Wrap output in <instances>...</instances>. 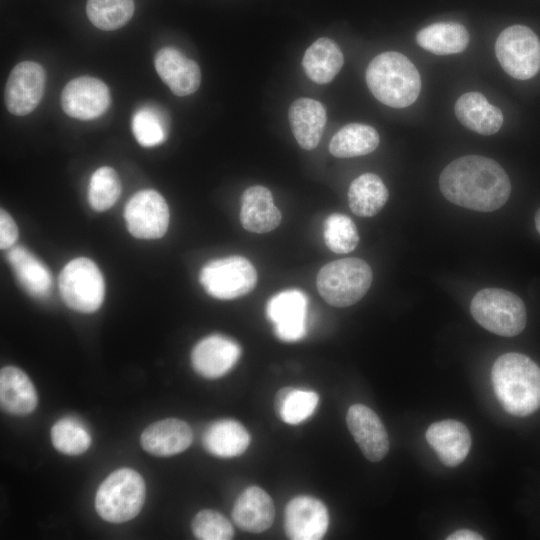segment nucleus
Segmentation results:
<instances>
[{
	"label": "nucleus",
	"mask_w": 540,
	"mask_h": 540,
	"mask_svg": "<svg viewBox=\"0 0 540 540\" xmlns=\"http://www.w3.org/2000/svg\"><path fill=\"white\" fill-rule=\"evenodd\" d=\"M439 188L448 201L480 212L501 208L511 193L505 170L495 160L480 155L449 163L440 174Z\"/></svg>",
	"instance_id": "obj_1"
},
{
	"label": "nucleus",
	"mask_w": 540,
	"mask_h": 540,
	"mask_svg": "<svg viewBox=\"0 0 540 540\" xmlns=\"http://www.w3.org/2000/svg\"><path fill=\"white\" fill-rule=\"evenodd\" d=\"M491 378L503 409L514 416H527L540 407V368L528 356L510 352L494 362Z\"/></svg>",
	"instance_id": "obj_2"
},
{
	"label": "nucleus",
	"mask_w": 540,
	"mask_h": 540,
	"mask_svg": "<svg viewBox=\"0 0 540 540\" xmlns=\"http://www.w3.org/2000/svg\"><path fill=\"white\" fill-rule=\"evenodd\" d=\"M366 83L381 103L404 108L413 104L421 90V77L415 65L403 54L383 52L366 69Z\"/></svg>",
	"instance_id": "obj_3"
},
{
	"label": "nucleus",
	"mask_w": 540,
	"mask_h": 540,
	"mask_svg": "<svg viewBox=\"0 0 540 540\" xmlns=\"http://www.w3.org/2000/svg\"><path fill=\"white\" fill-rule=\"evenodd\" d=\"M145 496L142 476L131 468H120L100 484L95 496V509L108 522H126L139 514Z\"/></svg>",
	"instance_id": "obj_4"
},
{
	"label": "nucleus",
	"mask_w": 540,
	"mask_h": 540,
	"mask_svg": "<svg viewBox=\"0 0 540 540\" xmlns=\"http://www.w3.org/2000/svg\"><path fill=\"white\" fill-rule=\"evenodd\" d=\"M373 279L371 267L359 258H344L325 264L316 284L321 297L334 307L357 303L369 290Z\"/></svg>",
	"instance_id": "obj_5"
},
{
	"label": "nucleus",
	"mask_w": 540,
	"mask_h": 540,
	"mask_svg": "<svg viewBox=\"0 0 540 540\" xmlns=\"http://www.w3.org/2000/svg\"><path fill=\"white\" fill-rule=\"evenodd\" d=\"M470 311L483 328L505 337L520 334L527 322L522 299L500 288H484L477 292L471 300Z\"/></svg>",
	"instance_id": "obj_6"
},
{
	"label": "nucleus",
	"mask_w": 540,
	"mask_h": 540,
	"mask_svg": "<svg viewBox=\"0 0 540 540\" xmlns=\"http://www.w3.org/2000/svg\"><path fill=\"white\" fill-rule=\"evenodd\" d=\"M59 290L68 307L78 312L92 313L103 302L105 284L97 265L88 258L79 257L62 269Z\"/></svg>",
	"instance_id": "obj_7"
},
{
	"label": "nucleus",
	"mask_w": 540,
	"mask_h": 540,
	"mask_svg": "<svg viewBox=\"0 0 540 540\" xmlns=\"http://www.w3.org/2000/svg\"><path fill=\"white\" fill-rule=\"evenodd\" d=\"M199 281L210 296L229 300L251 292L257 272L248 259L233 255L208 262L201 269Z\"/></svg>",
	"instance_id": "obj_8"
},
{
	"label": "nucleus",
	"mask_w": 540,
	"mask_h": 540,
	"mask_svg": "<svg viewBox=\"0 0 540 540\" xmlns=\"http://www.w3.org/2000/svg\"><path fill=\"white\" fill-rule=\"evenodd\" d=\"M495 53L503 70L515 79H530L540 70V40L527 26L504 29L496 40Z\"/></svg>",
	"instance_id": "obj_9"
},
{
	"label": "nucleus",
	"mask_w": 540,
	"mask_h": 540,
	"mask_svg": "<svg viewBox=\"0 0 540 540\" xmlns=\"http://www.w3.org/2000/svg\"><path fill=\"white\" fill-rule=\"evenodd\" d=\"M124 217L129 232L141 239L162 237L169 225V208L165 199L154 190L135 193L127 202Z\"/></svg>",
	"instance_id": "obj_10"
},
{
	"label": "nucleus",
	"mask_w": 540,
	"mask_h": 540,
	"mask_svg": "<svg viewBox=\"0 0 540 540\" xmlns=\"http://www.w3.org/2000/svg\"><path fill=\"white\" fill-rule=\"evenodd\" d=\"M45 80V70L39 63H18L10 72L5 86L4 98L8 111L17 116L31 113L43 97Z\"/></svg>",
	"instance_id": "obj_11"
},
{
	"label": "nucleus",
	"mask_w": 540,
	"mask_h": 540,
	"mask_svg": "<svg viewBox=\"0 0 540 540\" xmlns=\"http://www.w3.org/2000/svg\"><path fill=\"white\" fill-rule=\"evenodd\" d=\"M308 298L298 289H287L272 296L266 313L276 336L285 342L302 339L307 332Z\"/></svg>",
	"instance_id": "obj_12"
},
{
	"label": "nucleus",
	"mask_w": 540,
	"mask_h": 540,
	"mask_svg": "<svg viewBox=\"0 0 540 540\" xmlns=\"http://www.w3.org/2000/svg\"><path fill=\"white\" fill-rule=\"evenodd\" d=\"M107 85L98 78L81 76L69 81L61 93L63 111L79 120H92L106 112L110 105Z\"/></svg>",
	"instance_id": "obj_13"
},
{
	"label": "nucleus",
	"mask_w": 540,
	"mask_h": 540,
	"mask_svg": "<svg viewBox=\"0 0 540 540\" xmlns=\"http://www.w3.org/2000/svg\"><path fill=\"white\" fill-rule=\"evenodd\" d=\"M329 515L325 504L317 498L299 495L285 508L284 527L292 540H319L326 534Z\"/></svg>",
	"instance_id": "obj_14"
},
{
	"label": "nucleus",
	"mask_w": 540,
	"mask_h": 540,
	"mask_svg": "<svg viewBox=\"0 0 540 540\" xmlns=\"http://www.w3.org/2000/svg\"><path fill=\"white\" fill-rule=\"evenodd\" d=\"M347 427L361 452L371 462L382 460L389 450V438L378 415L363 404L350 406Z\"/></svg>",
	"instance_id": "obj_15"
},
{
	"label": "nucleus",
	"mask_w": 540,
	"mask_h": 540,
	"mask_svg": "<svg viewBox=\"0 0 540 540\" xmlns=\"http://www.w3.org/2000/svg\"><path fill=\"white\" fill-rule=\"evenodd\" d=\"M241 348L237 342L223 335H209L192 349L191 363L201 376L215 379L227 374L237 363Z\"/></svg>",
	"instance_id": "obj_16"
},
{
	"label": "nucleus",
	"mask_w": 540,
	"mask_h": 540,
	"mask_svg": "<svg viewBox=\"0 0 540 540\" xmlns=\"http://www.w3.org/2000/svg\"><path fill=\"white\" fill-rule=\"evenodd\" d=\"M154 63L158 75L176 96H187L198 90L201 83L198 64L176 48L160 49Z\"/></svg>",
	"instance_id": "obj_17"
},
{
	"label": "nucleus",
	"mask_w": 540,
	"mask_h": 540,
	"mask_svg": "<svg viewBox=\"0 0 540 540\" xmlns=\"http://www.w3.org/2000/svg\"><path fill=\"white\" fill-rule=\"evenodd\" d=\"M425 437L440 461L448 467L461 464L467 457L472 444L468 428L463 423L452 419L432 423Z\"/></svg>",
	"instance_id": "obj_18"
},
{
	"label": "nucleus",
	"mask_w": 540,
	"mask_h": 540,
	"mask_svg": "<svg viewBox=\"0 0 540 540\" xmlns=\"http://www.w3.org/2000/svg\"><path fill=\"white\" fill-rule=\"evenodd\" d=\"M145 451L155 456H173L186 450L193 440L191 427L183 420L166 418L149 425L141 435Z\"/></svg>",
	"instance_id": "obj_19"
},
{
	"label": "nucleus",
	"mask_w": 540,
	"mask_h": 540,
	"mask_svg": "<svg viewBox=\"0 0 540 540\" xmlns=\"http://www.w3.org/2000/svg\"><path fill=\"white\" fill-rule=\"evenodd\" d=\"M232 518L241 530L261 533L273 524L274 502L262 488L250 486L236 499L232 509Z\"/></svg>",
	"instance_id": "obj_20"
},
{
	"label": "nucleus",
	"mask_w": 540,
	"mask_h": 540,
	"mask_svg": "<svg viewBox=\"0 0 540 540\" xmlns=\"http://www.w3.org/2000/svg\"><path fill=\"white\" fill-rule=\"evenodd\" d=\"M281 212L275 206L269 189L261 185L247 188L241 197L240 221L245 230L266 233L281 222Z\"/></svg>",
	"instance_id": "obj_21"
},
{
	"label": "nucleus",
	"mask_w": 540,
	"mask_h": 540,
	"mask_svg": "<svg viewBox=\"0 0 540 540\" xmlns=\"http://www.w3.org/2000/svg\"><path fill=\"white\" fill-rule=\"evenodd\" d=\"M288 118L293 135L301 148L314 149L319 144L326 125L324 105L311 98L296 99L290 105Z\"/></svg>",
	"instance_id": "obj_22"
},
{
	"label": "nucleus",
	"mask_w": 540,
	"mask_h": 540,
	"mask_svg": "<svg viewBox=\"0 0 540 540\" xmlns=\"http://www.w3.org/2000/svg\"><path fill=\"white\" fill-rule=\"evenodd\" d=\"M454 110L461 124L481 135L495 134L504 121L501 110L490 104L479 92L461 95L455 103Z\"/></svg>",
	"instance_id": "obj_23"
},
{
	"label": "nucleus",
	"mask_w": 540,
	"mask_h": 540,
	"mask_svg": "<svg viewBox=\"0 0 540 540\" xmlns=\"http://www.w3.org/2000/svg\"><path fill=\"white\" fill-rule=\"evenodd\" d=\"M36 389L30 378L19 368L6 366L0 371V404L14 415L30 414L37 406Z\"/></svg>",
	"instance_id": "obj_24"
},
{
	"label": "nucleus",
	"mask_w": 540,
	"mask_h": 540,
	"mask_svg": "<svg viewBox=\"0 0 540 540\" xmlns=\"http://www.w3.org/2000/svg\"><path fill=\"white\" fill-rule=\"evenodd\" d=\"M205 449L214 456L232 458L242 455L250 444L247 429L234 419L211 423L202 437Z\"/></svg>",
	"instance_id": "obj_25"
},
{
	"label": "nucleus",
	"mask_w": 540,
	"mask_h": 540,
	"mask_svg": "<svg viewBox=\"0 0 540 540\" xmlns=\"http://www.w3.org/2000/svg\"><path fill=\"white\" fill-rule=\"evenodd\" d=\"M7 260L26 292L37 298L50 294L53 282L49 269L26 248L12 247L7 253Z\"/></svg>",
	"instance_id": "obj_26"
},
{
	"label": "nucleus",
	"mask_w": 540,
	"mask_h": 540,
	"mask_svg": "<svg viewBox=\"0 0 540 540\" xmlns=\"http://www.w3.org/2000/svg\"><path fill=\"white\" fill-rule=\"evenodd\" d=\"M344 63L340 47L332 39L321 37L311 44L302 60L306 75L318 84L334 79Z\"/></svg>",
	"instance_id": "obj_27"
},
{
	"label": "nucleus",
	"mask_w": 540,
	"mask_h": 540,
	"mask_svg": "<svg viewBox=\"0 0 540 540\" xmlns=\"http://www.w3.org/2000/svg\"><path fill=\"white\" fill-rule=\"evenodd\" d=\"M467 29L456 22H437L418 31L416 41L423 49L437 54L460 53L469 43Z\"/></svg>",
	"instance_id": "obj_28"
},
{
	"label": "nucleus",
	"mask_w": 540,
	"mask_h": 540,
	"mask_svg": "<svg viewBox=\"0 0 540 540\" xmlns=\"http://www.w3.org/2000/svg\"><path fill=\"white\" fill-rule=\"evenodd\" d=\"M388 189L379 176L364 173L354 179L348 190L351 211L360 217L376 215L386 204Z\"/></svg>",
	"instance_id": "obj_29"
},
{
	"label": "nucleus",
	"mask_w": 540,
	"mask_h": 540,
	"mask_svg": "<svg viewBox=\"0 0 540 540\" xmlns=\"http://www.w3.org/2000/svg\"><path fill=\"white\" fill-rule=\"evenodd\" d=\"M379 134L372 126L350 123L339 129L329 143L330 153L338 158L363 156L379 145Z\"/></svg>",
	"instance_id": "obj_30"
},
{
	"label": "nucleus",
	"mask_w": 540,
	"mask_h": 540,
	"mask_svg": "<svg viewBox=\"0 0 540 540\" xmlns=\"http://www.w3.org/2000/svg\"><path fill=\"white\" fill-rule=\"evenodd\" d=\"M318 402L316 392L287 386L276 393L274 406L283 422L297 425L314 413Z\"/></svg>",
	"instance_id": "obj_31"
},
{
	"label": "nucleus",
	"mask_w": 540,
	"mask_h": 540,
	"mask_svg": "<svg viewBox=\"0 0 540 540\" xmlns=\"http://www.w3.org/2000/svg\"><path fill=\"white\" fill-rule=\"evenodd\" d=\"M86 13L97 28L112 31L124 26L133 16V0H87Z\"/></svg>",
	"instance_id": "obj_32"
},
{
	"label": "nucleus",
	"mask_w": 540,
	"mask_h": 540,
	"mask_svg": "<svg viewBox=\"0 0 540 540\" xmlns=\"http://www.w3.org/2000/svg\"><path fill=\"white\" fill-rule=\"evenodd\" d=\"M53 446L66 455H80L91 445V436L86 427L70 417L59 419L51 428Z\"/></svg>",
	"instance_id": "obj_33"
},
{
	"label": "nucleus",
	"mask_w": 540,
	"mask_h": 540,
	"mask_svg": "<svg viewBox=\"0 0 540 540\" xmlns=\"http://www.w3.org/2000/svg\"><path fill=\"white\" fill-rule=\"evenodd\" d=\"M131 128L137 142L144 147H154L165 141L167 123L162 112L155 107L145 106L138 109L131 122Z\"/></svg>",
	"instance_id": "obj_34"
},
{
	"label": "nucleus",
	"mask_w": 540,
	"mask_h": 540,
	"mask_svg": "<svg viewBox=\"0 0 540 540\" xmlns=\"http://www.w3.org/2000/svg\"><path fill=\"white\" fill-rule=\"evenodd\" d=\"M121 193V183L116 171L108 166L98 168L91 176L88 200L96 211L111 208Z\"/></svg>",
	"instance_id": "obj_35"
},
{
	"label": "nucleus",
	"mask_w": 540,
	"mask_h": 540,
	"mask_svg": "<svg viewBox=\"0 0 540 540\" xmlns=\"http://www.w3.org/2000/svg\"><path fill=\"white\" fill-rule=\"evenodd\" d=\"M323 236L326 246L337 254L353 251L359 242L356 225L351 218L340 213H333L326 218Z\"/></svg>",
	"instance_id": "obj_36"
},
{
	"label": "nucleus",
	"mask_w": 540,
	"mask_h": 540,
	"mask_svg": "<svg viewBox=\"0 0 540 540\" xmlns=\"http://www.w3.org/2000/svg\"><path fill=\"white\" fill-rule=\"evenodd\" d=\"M191 528L194 536L200 540H229L234 536L231 522L211 509L199 511L192 520Z\"/></svg>",
	"instance_id": "obj_37"
},
{
	"label": "nucleus",
	"mask_w": 540,
	"mask_h": 540,
	"mask_svg": "<svg viewBox=\"0 0 540 540\" xmlns=\"http://www.w3.org/2000/svg\"><path fill=\"white\" fill-rule=\"evenodd\" d=\"M18 238V228L12 217L4 210L0 211V248L8 249Z\"/></svg>",
	"instance_id": "obj_38"
},
{
	"label": "nucleus",
	"mask_w": 540,
	"mask_h": 540,
	"mask_svg": "<svg viewBox=\"0 0 540 540\" xmlns=\"http://www.w3.org/2000/svg\"><path fill=\"white\" fill-rule=\"evenodd\" d=\"M447 540H482L484 539L479 533L470 530V529H459L449 536L446 537Z\"/></svg>",
	"instance_id": "obj_39"
},
{
	"label": "nucleus",
	"mask_w": 540,
	"mask_h": 540,
	"mask_svg": "<svg viewBox=\"0 0 540 540\" xmlns=\"http://www.w3.org/2000/svg\"><path fill=\"white\" fill-rule=\"evenodd\" d=\"M535 226H536V229L538 231V233L540 234V208L538 209L536 215H535Z\"/></svg>",
	"instance_id": "obj_40"
}]
</instances>
